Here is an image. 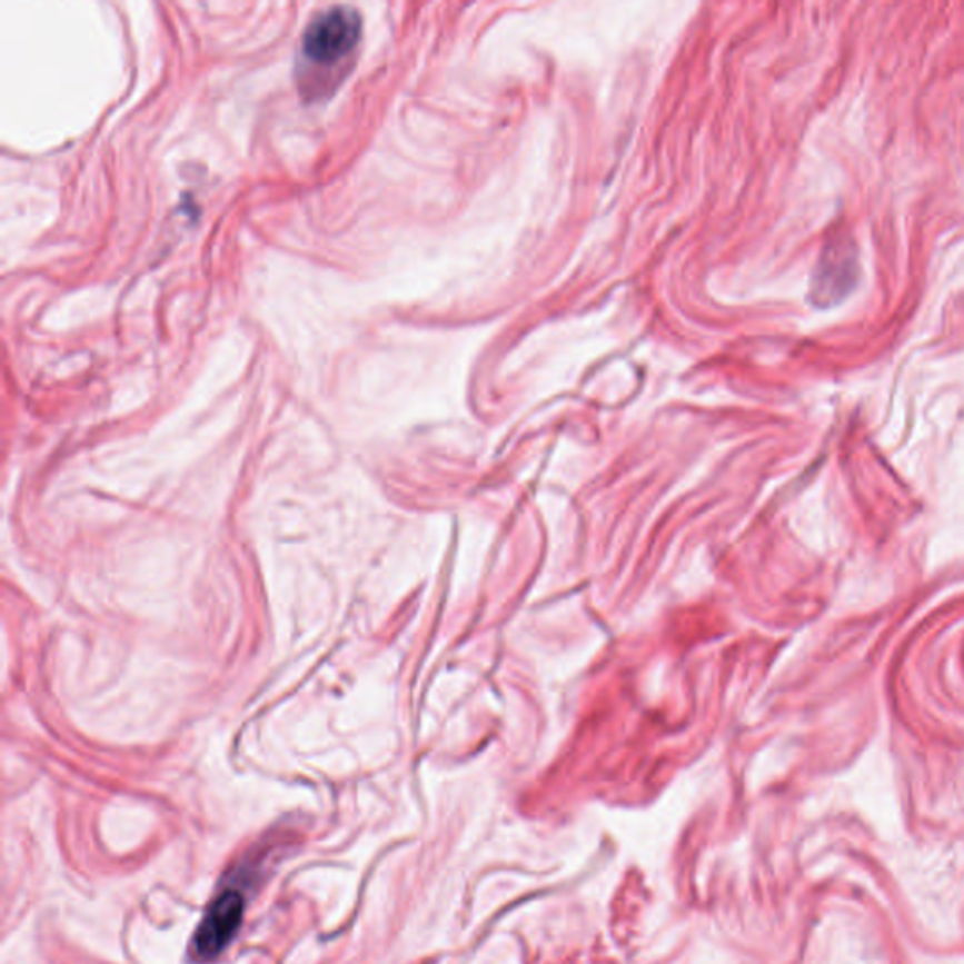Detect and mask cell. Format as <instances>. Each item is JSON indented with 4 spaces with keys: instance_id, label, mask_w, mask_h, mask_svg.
<instances>
[{
    "instance_id": "1",
    "label": "cell",
    "mask_w": 964,
    "mask_h": 964,
    "mask_svg": "<svg viewBox=\"0 0 964 964\" xmlns=\"http://www.w3.org/2000/svg\"><path fill=\"white\" fill-rule=\"evenodd\" d=\"M362 38V18L350 7L326 8L301 37L296 83L308 102L325 100L349 74Z\"/></svg>"
},
{
    "instance_id": "2",
    "label": "cell",
    "mask_w": 964,
    "mask_h": 964,
    "mask_svg": "<svg viewBox=\"0 0 964 964\" xmlns=\"http://www.w3.org/2000/svg\"><path fill=\"white\" fill-rule=\"evenodd\" d=\"M246 912V897L241 887L228 885L209 904L202 923L198 925L191 944V955L198 963L219 957L240 928Z\"/></svg>"
},
{
    "instance_id": "3",
    "label": "cell",
    "mask_w": 964,
    "mask_h": 964,
    "mask_svg": "<svg viewBox=\"0 0 964 964\" xmlns=\"http://www.w3.org/2000/svg\"><path fill=\"white\" fill-rule=\"evenodd\" d=\"M859 277L857 252L852 241H829L812 277L811 300L817 308H833L855 289Z\"/></svg>"
}]
</instances>
